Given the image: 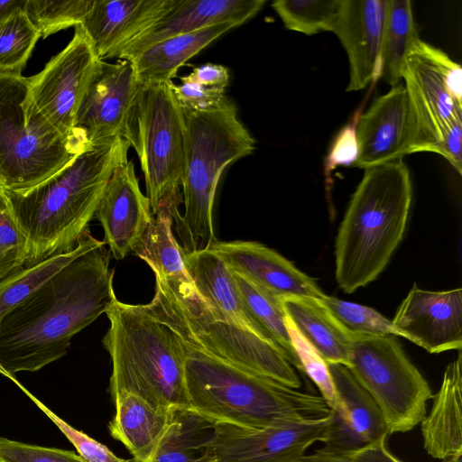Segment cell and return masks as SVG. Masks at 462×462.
I'll use <instances>...</instances> for the list:
<instances>
[{
	"label": "cell",
	"mask_w": 462,
	"mask_h": 462,
	"mask_svg": "<svg viewBox=\"0 0 462 462\" xmlns=\"http://www.w3.org/2000/svg\"><path fill=\"white\" fill-rule=\"evenodd\" d=\"M180 85L171 82V88L182 108L210 111L224 108L233 103L224 91L209 88L195 82L181 80Z\"/></svg>",
	"instance_id": "obj_42"
},
{
	"label": "cell",
	"mask_w": 462,
	"mask_h": 462,
	"mask_svg": "<svg viewBox=\"0 0 462 462\" xmlns=\"http://www.w3.org/2000/svg\"><path fill=\"white\" fill-rule=\"evenodd\" d=\"M186 345L189 410L212 424L259 429L287 420L320 419L331 412L320 395L289 387Z\"/></svg>",
	"instance_id": "obj_5"
},
{
	"label": "cell",
	"mask_w": 462,
	"mask_h": 462,
	"mask_svg": "<svg viewBox=\"0 0 462 462\" xmlns=\"http://www.w3.org/2000/svg\"><path fill=\"white\" fill-rule=\"evenodd\" d=\"M213 425L189 410H178L152 462H212Z\"/></svg>",
	"instance_id": "obj_31"
},
{
	"label": "cell",
	"mask_w": 462,
	"mask_h": 462,
	"mask_svg": "<svg viewBox=\"0 0 462 462\" xmlns=\"http://www.w3.org/2000/svg\"><path fill=\"white\" fill-rule=\"evenodd\" d=\"M232 23H219L188 33L175 35L125 58L131 62L142 85L169 82L190 58L226 32L238 27Z\"/></svg>",
	"instance_id": "obj_26"
},
{
	"label": "cell",
	"mask_w": 462,
	"mask_h": 462,
	"mask_svg": "<svg viewBox=\"0 0 462 462\" xmlns=\"http://www.w3.org/2000/svg\"><path fill=\"white\" fill-rule=\"evenodd\" d=\"M387 436L350 452L353 462H402L387 448ZM444 462H461L448 460Z\"/></svg>",
	"instance_id": "obj_46"
},
{
	"label": "cell",
	"mask_w": 462,
	"mask_h": 462,
	"mask_svg": "<svg viewBox=\"0 0 462 462\" xmlns=\"http://www.w3.org/2000/svg\"><path fill=\"white\" fill-rule=\"evenodd\" d=\"M336 392V405L330 409L328 436L322 447L347 452L388 436L381 410L348 367L328 364Z\"/></svg>",
	"instance_id": "obj_19"
},
{
	"label": "cell",
	"mask_w": 462,
	"mask_h": 462,
	"mask_svg": "<svg viewBox=\"0 0 462 462\" xmlns=\"http://www.w3.org/2000/svg\"><path fill=\"white\" fill-rule=\"evenodd\" d=\"M185 158L181 179L184 214L175 228L184 252L209 249L217 241L213 204L224 169L251 154L255 141L237 116L234 102L210 111L182 108Z\"/></svg>",
	"instance_id": "obj_6"
},
{
	"label": "cell",
	"mask_w": 462,
	"mask_h": 462,
	"mask_svg": "<svg viewBox=\"0 0 462 462\" xmlns=\"http://www.w3.org/2000/svg\"><path fill=\"white\" fill-rule=\"evenodd\" d=\"M26 238L18 227L3 192L0 193V281L25 266Z\"/></svg>",
	"instance_id": "obj_38"
},
{
	"label": "cell",
	"mask_w": 462,
	"mask_h": 462,
	"mask_svg": "<svg viewBox=\"0 0 462 462\" xmlns=\"http://www.w3.org/2000/svg\"><path fill=\"white\" fill-rule=\"evenodd\" d=\"M432 406L421 420L423 447L434 458L461 461L462 456V355L450 362Z\"/></svg>",
	"instance_id": "obj_24"
},
{
	"label": "cell",
	"mask_w": 462,
	"mask_h": 462,
	"mask_svg": "<svg viewBox=\"0 0 462 462\" xmlns=\"http://www.w3.org/2000/svg\"><path fill=\"white\" fill-rule=\"evenodd\" d=\"M112 400L116 412L108 423L110 435L125 445L133 462H152L172 427L178 410L160 408L125 391Z\"/></svg>",
	"instance_id": "obj_23"
},
{
	"label": "cell",
	"mask_w": 462,
	"mask_h": 462,
	"mask_svg": "<svg viewBox=\"0 0 462 462\" xmlns=\"http://www.w3.org/2000/svg\"><path fill=\"white\" fill-rule=\"evenodd\" d=\"M105 243L81 254L0 322V373L36 372L63 357L72 337L117 300Z\"/></svg>",
	"instance_id": "obj_1"
},
{
	"label": "cell",
	"mask_w": 462,
	"mask_h": 462,
	"mask_svg": "<svg viewBox=\"0 0 462 462\" xmlns=\"http://www.w3.org/2000/svg\"><path fill=\"white\" fill-rule=\"evenodd\" d=\"M229 269L259 291L283 300H319L325 293L317 282L276 251L253 241L216 243L209 248Z\"/></svg>",
	"instance_id": "obj_16"
},
{
	"label": "cell",
	"mask_w": 462,
	"mask_h": 462,
	"mask_svg": "<svg viewBox=\"0 0 462 462\" xmlns=\"http://www.w3.org/2000/svg\"><path fill=\"white\" fill-rule=\"evenodd\" d=\"M402 79L415 122L411 153L431 152L450 125L462 120V107L448 94L434 65L414 49L404 61Z\"/></svg>",
	"instance_id": "obj_18"
},
{
	"label": "cell",
	"mask_w": 462,
	"mask_h": 462,
	"mask_svg": "<svg viewBox=\"0 0 462 462\" xmlns=\"http://www.w3.org/2000/svg\"><path fill=\"white\" fill-rule=\"evenodd\" d=\"M286 316L327 364L349 366L355 335L346 330L318 300H282Z\"/></svg>",
	"instance_id": "obj_27"
},
{
	"label": "cell",
	"mask_w": 462,
	"mask_h": 462,
	"mask_svg": "<svg viewBox=\"0 0 462 462\" xmlns=\"http://www.w3.org/2000/svg\"><path fill=\"white\" fill-rule=\"evenodd\" d=\"M173 3L174 0H93L79 25L98 60L116 58Z\"/></svg>",
	"instance_id": "obj_21"
},
{
	"label": "cell",
	"mask_w": 462,
	"mask_h": 462,
	"mask_svg": "<svg viewBox=\"0 0 462 462\" xmlns=\"http://www.w3.org/2000/svg\"><path fill=\"white\" fill-rule=\"evenodd\" d=\"M350 452L331 451L321 448L310 455L305 454L299 462H353Z\"/></svg>",
	"instance_id": "obj_47"
},
{
	"label": "cell",
	"mask_w": 462,
	"mask_h": 462,
	"mask_svg": "<svg viewBox=\"0 0 462 462\" xmlns=\"http://www.w3.org/2000/svg\"><path fill=\"white\" fill-rule=\"evenodd\" d=\"M412 49L425 56L434 65L442 78L448 94L462 107L461 66L452 60L444 51L420 39Z\"/></svg>",
	"instance_id": "obj_43"
},
{
	"label": "cell",
	"mask_w": 462,
	"mask_h": 462,
	"mask_svg": "<svg viewBox=\"0 0 462 462\" xmlns=\"http://www.w3.org/2000/svg\"><path fill=\"white\" fill-rule=\"evenodd\" d=\"M93 0H27L24 12L35 26L40 37L81 23L89 12Z\"/></svg>",
	"instance_id": "obj_35"
},
{
	"label": "cell",
	"mask_w": 462,
	"mask_h": 462,
	"mask_svg": "<svg viewBox=\"0 0 462 462\" xmlns=\"http://www.w3.org/2000/svg\"><path fill=\"white\" fill-rule=\"evenodd\" d=\"M189 345L228 364L299 389L300 381L282 351L269 340L217 319L193 285L156 280L152 300Z\"/></svg>",
	"instance_id": "obj_8"
},
{
	"label": "cell",
	"mask_w": 462,
	"mask_h": 462,
	"mask_svg": "<svg viewBox=\"0 0 462 462\" xmlns=\"http://www.w3.org/2000/svg\"><path fill=\"white\" fill-rule=\"evenodd\" d=\"M265 4V0H174L171 8L129 42L116 58L125 60L164 39L212 25L232 23L240 26L256 15Z\"/></svg>",
	"instance_id": "obj_22"
},
{
	"label": "cell",
	"mask_w": 462,
	"mask_h": 462,
	"mask_svg": "<svg viewBox=\"0 0 462 462\" xmlns=\"http://www.w3.org/2000/svg\"><path fill=\"white\" fill-rule=\"evenodd\" d=\"M420 40L409 0H386L384 29L377 78L394 87L404 61Z\"/></svg>",
	"instance_id": "obj_29"
},
{
	"label": "cell",
	"mask_w": 462,
	"mask_h": 462,
	"mask_svg": "<svg viewBox=\"0 0 462 462\" xmlns=\"http://www.w3.org/2000/svg\"><path fill=\"white\" fill-rule=\"evenodd\" d=\"M106 314L110 325L102 343L112 361L111 398L125 391L162 409L189 410L187 345L155 303L116 300Z\"/></svg>",
	"instance_id": "obj_3"
},
{
	"label": "cell",
	"mask_w": 462,
	"mask_h": 462,
	"mask_svg": "<svg viewBox=\"0 0 462 462\" xmlns=\"http://www.w3.org/2000/svg\"><path fill=\"white\" fill-rule=\"evenodd\" d=\"M3 190H4V189H3V187H2V185H1V183H0V193H2V192H3Z\"/></svg>",
	"instance_id": "obj_49"
},
{
	"label": "cell",
	"mask_w": 462,
	"mask_h": 462,
	"mask_svg": "<svg viewBox=\"0 0 462 462\" xmlns=\"http://www.w3.org/2000/svg\"><path fill=\"white\" fill-rule=\"evenodd\" d=\"M180 79L224 91L229 82V72L222 65L206 63L194 68L189 75L180 78Z\"/></svg>",
	"instance_id": "obj_45"
},
{
	"label": "cell",
	"mask_w": 462,
	"mask_h": 462,
	"mask_svg": "<svg viewBox=\"0 0 462 462\" xmlns=\"http://www.w3.org/2000/svg\"><path fill=\"white\" fill-rule=\"evenodd\" d=\"M330 423L331 412L259 429L214 424L209 456L212 462H299L315 442H326Z\"/></svg>",
	"instance_id": "obj_12"
},
{
	"label": "cell",
	"mask_w": 462,
	"mask_h": 462,
	"mask_svg": "<svg viewBox=\"0 0 462 462\" xmlns=\"http://www.w3.org/2000/svg\"><path fill=\"white\" fill-rule=\"evenodd\" d=\"M40 33L24 10L13 14L0 25V74L21 75Z\"/></svg>",
	"instance_id": "obj_34"
},
{
	"label": "cell",
	"mask_w": 462,
	"mask_h": 462,
	"mask_svg": "<svg viewBox=\"0 0 462 462\" xmlns=\"http://www.w3.org/2000/svg\"><path fill=\"white\" fill-rule=\"evenodd\" d=\"M359 115L356 112L351 121L339 131L325 158L324 175L328 189L332 182L331 172L338 166H353L357 159L356 123Z\"/></svg>",
	"instance_id": "obj_41"
},
{
	"label": "cell",
	"mask_w": 462,
	"mask_h": 462,
	"mask_svg": "<svg viewBox=\"0 0 462 462\" xmlns=\"http://www.w3.org/2000/svg\"><path fill=\"white\" fill-rule=\"evenodd\" d=\"M386 0H342L332 32L349 61L346 91L365 88L378 75Z\"/></svg>",
	"instance_id": "obj_20"
},
{
	"label": "cell",
	"mask_w": 462,
	"mask_h": 462,
	"mask_svg": "<svg viewBox=\"0 0 462 462\" xmlns=\"http://www.w3.org/2000/svg\"><path fill=\"white\" fill-rule=\"evenodd\" d=\"M462 120L450 125L442 139L431 150L445 157L458 174L462 173Z\"/></svg>",
	"instance_id": "obj_44"
},
{
	"label": "cell",
	"mask_w": 462,
	"mask_h": 462,
	"mask_svg": "<svg viewBox=\"0 0 462 462\" xmlns=\"http://www.w3.org/2000/svg\"><path fill=\"white\" fill-rule=\"evenodd\" d=\"M350 333L357 337H401L392 320L375 310L324 295L318 300Z\"/></svg>",
	"instance_id": "obj_36"
},
{
	"label": "cell",
	"mask_w": 462,
	"mask_h": 462,
	"mask_svg": "<svg viewBox=\"0 0 462 462\" xmlns=\"http://www.w3.org/2000/svg\"><path fill=\"white\" fill-rule=\"evenodd\" d=\"M412 187L402 158L365 170L339 226L335 276L346 293L374 281L401 243Z\"/></svg>",
	"instance_id": "obj_4"
},
{
	"label": "cell",
	"mask_w": 462,
	"mask_h": 462,
	"mask_svg": "<svg viewBox=\"0 0 462 462\" xmlns=\"http://www.w3.org/2000/svg\"><path fill=\"white\" fill-rule=\"evenodd\" d=\"M0 462H86L74 451L0 437Z\"/></svg>",
	"instance_id": "obj_40"
},
{
	"label": "cell",
	"mask_w": 462,
	"mask_h": 462,
	"mask_svg": "<svg viewBox=\"0 0 462 462\" xmlns=\"http://www.w3.org/2000/svg\"><path fill=\"white\" fill-rule=\"evenodd\" d=\"M95 217L104 230V240L111 256L122 260L134 252L153 215L146 195L143 194L132 161L113 171Z\"/></svg>",
	"instance_id": "obj_17"
},
{
	"label": "cell",
	"mask_w": 462,
	"mask_h": 462,
	"mask_svg": "<svg viewBox=\"0 0 462 462\" xmlns=\"http://www.w3.org/2000/svg\"><path fill=\"white\" fill-rule=\"evenodd\" d=\"M234 276L245 311L261 335L279 347L292 366L300 370L289 334L282 300L259 291L237 274L234 273Z\"/></svg>",
	"instance_id": "obj_32"
},
{
	"label": "cell",
	"mask_w": 462,
	"mask_h": 462,
	"mask_svg": "<svg viewBox=\"0 0 462 462\" xmlns=\"http://www.w3.org/2000/svg\"><path fill=\"white\" fill-rule=\"evenodd\" d=\"M171 82L142 85L131 146L140 161L152 215L167 211L175 222L180 216L185 123Z\"/></svg>",
	"instance_id": "obj_9"
},
{
	"label": "cell",
	"mask_w": 462,
	"mask_h": 462,
	"mask_svg": "<svg viewBox=\"0 0 462 462\" xmlns=\"http://www.w3.org/2000/svg\"><path fill=\"white\" fill-rule=\"evenodd\" d=\"M98 59L79 25L69 43L44 69L28 78L32 101L60 134H71L83 92Z\"/></svg>",
	"instance_id": "obj_13"
},
{
	"label": "cell",
	"mask_w": 462,
	"mask_h": 462,
	"mask_svg": "<svg viewBox=\"0 0 462 462\" xmlns=\"http://www.w3.org/2000/svg\"><path fill=\"white\" fill-rule=\"evenodd\" d=\"M341 5L342 0H276L272 7L288 30L313 35L332 32Z\"/></svg>",
	"instance_id": "obj_33"
},
{
	"label": "cell",
	"mask_w": 462,
	"mask_h": 462,
	"mask_svg": "<svg viewBox=\"0 0 462 462\" xmlns=\"http://www.w3.org/2000/svg\"><path fill=\"white\" fill-rule=\"evenodd\" d=\"M173 219L161 211L153 219L134 252L155 274V280L180 286L192 284L183 262V250L172 233Z\"/></svg>",
	"instance_id": "obj_28"
},
{
	"label": "cell",
	"mask_w": 462,
	"mask_h": 462,
	"mask_svg": "<svg viewBox=\"0 0 462 462\" xmlns=\"http://www.w3.org/2000/svg\"><path fill=\"white\" fill-rule=\"evenodd\" d=\"M357 159L354 167L367 170L410 154L415 122L403 83L377 97L356 123Z\"/></svg>",
	"instance_id": "obj_15"
},
{
	"label": "cell",
	"mask_w": 462,
	"mask_h": 462,
	"mask_svg": "<svg viewBox=\"0 0 462 462\" xmlns=\"http://www.w3.org/2000/svg\"><path fill=\"white\" fill-rule=\"evenodd\" d=\"M130 143L121 138L91 145L56 173L22 191L3 190L26 238L25 266L75 249L95 217L114 171L128 161Z\"/></svg>",
	"instance_id": "obj_2"
},
{
	"label": "cell",
	"mask_w": 462,
	"mask_h": 462,
	"mask_svg": "<svg viewBox=\"0 0 462 462\" xmlns=\"http://www.w3.org/2000/svg\"><path fill=\"white\" fill-rule=\"evenodd\" d=\"M183 262L196 292L217 319L263 337L245 311L233 272L219 256L210 249L183 251Z\"/></svg>",
	"instance_id": "obj_25"
},
{
	"label": "cell",
	"mask_w": 462,
	"mask_h": 462,
	"mask_svg": "<svg viewBox=\"0 0 462 462\" xmlns=\"http://www.w3.org/2000/svg\"><path fill=\"white\" fill-rule=\"evenodd\" d=\"M348 368L378 405L390 434L411 430L426 415L431 389L397 337L355 336Z\"/></svg>",
	"instance_id": "obj_10"
},
{
	"label": "cell",
	"mask_w": 462,
	"mask_h": 462,
	"mask_svg": "<svg viewBox=\"0 0 462 462\" xmlns=\"http://www.w3.org/2000/svg\"><path fill=\"white\" fill-rule=\"evenodd\" d=\"M26 2L27 0H0V25L15 12L24 10Z\"/></svg>",
	"instance_id": "obj_48"
},
{
	"label": "cell",
	"mask_w": 462,
	"mask_h": 462,
	"mask_svg": "<svg viewBox=\"0 0 462 462\" xmlns=\"http://www.w3.org/2000/svg\"><path fill=\"white\" fill-rule=\"evenodd\" d=\"M91 146L79 130L64 135L41 114L28 78L0 74V183L22 191L42 182Z\"/></svg>",
	"instance_id": "obj_7"
},
{
	"label": "cell",
	"mask_w": 462,
	"mask_h": 462,
	"mask_svg": "<svg viewBox=\"0 0 462 462\" xmlns=\"http://www.w3.org/2000/svg\"><path fill=\"white\" fill-rule=\"evenodd\" d=\"M400 336L430 354L462 349V290L425 291L415 284L393 320Z\"/></svg>",
	"instance_id": "obj_14"
},
{
	"label": "cell",
	"mask_w": 462,
	"mask_h": 462,
	"mask_svg": "<svg viewBox=\"0 0 462 462\" xmlns=\"http://www.w3.org/2000/svg\"><path fill=\"white\" fill-rule=\"evenodd\" d=\"M26 393V395L39 407L43 413L58 427L69 442L76 448L79 455L86 462H129L112 452L106 445L100 443L88 434L79 430L67 423L45 404L21 385L14 378L12 379Z\"/></svg>",
	"instance_id": "obj_39"
},
{
	"label": "cell",
	"mask_w": 462,
	"mask_h": 462,
	"mask_svg": "<svg viewBox=\"0 0 462 462\" xmlns=\"http://www.w3.org/2000/svg\"><path fill=\"white\" fill-rule=\"evenodd\" d=\"M286 322L300 370L316 384L320 396L326 401L329 409H332L336 405L337 397L328 364L287 316Z\"/></svg>",
	"instance_id": "obj_37"
},
{
	"label": "cell",
	"mask_w": 462,
	"mask_h": 462,
	"mask_svg": "<svg viewBox=\"0 0 462 462\" xmlns=\"http://www.w3.org/2000/svg\"><path fill=\"white\" fill-rule=\"evenodd\" d=\"M103 241L88 231L78 246L39 263L24 266L0 281V322L3 318L62 267Z\"/></svg>",
	"instance_id": "obj_30"
},
{
	"label": "cell",
	"mask_w": 462,
	"mask_h": 462,
	"mask_svg": "<svg viewBox=\"0 0 462 462\" xmlns=\"http://www.w3.org/2000/svg\"><path fill=\"white\" fill-rule=\"evenodd\" d=\"M142 84L130 61L97 60L80 99L74 127L90 145L134 141V119Z\"/></svg>",
	"instance_id": "obj_11"
}]
</instances>
